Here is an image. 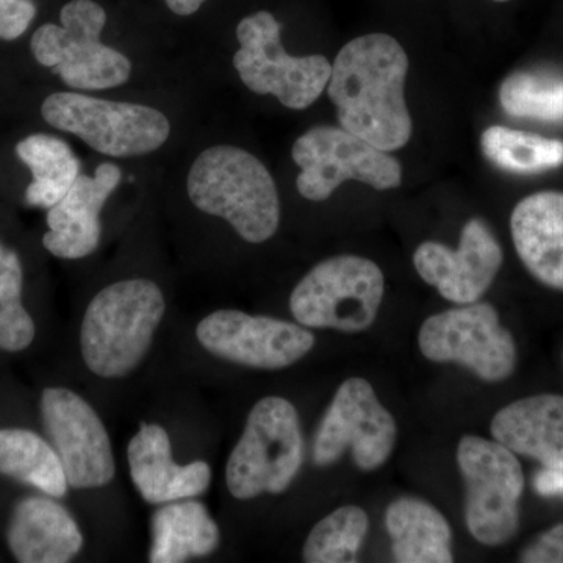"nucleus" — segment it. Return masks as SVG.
Segmentation results:
<instances>
[{
    "instance_id": "obj_16",
    "label": "nucleus",
    "mask_w": 563,
    "mask_h": 563,
    "mask_svg": "<svg viewBox=\"0 0 563 563\" xmlns=\"http://www.w3.org/2000/svg\"><path fill=\"white\" fill-rule=\"evenodd\" d=\"M121 169L102 163L92 176H80L60 202L47 213L49 231L43 244L52 255L66 261L88 257L101 242V211L120 185Z\"/></svg>"
},
{
    "instance_id": "obj_11",
    "label": "nucleus",
    "mask_w": 563,
    "mask_h": 563,
    "mask_svg": "<svg viewBox=\"0 0 563 563\" xmlns=\"http://www.w3.org/2000/svg\"><path fill=\"white\" fill-rule=\"evenodd\" d=\"M421 354L435 363H457L484 383L509 379L517 366V344L495 307L473 302L432 314L418 333Z\"/></svg>"
},
{
    "instance_id": "obj_18",
    "label": "nucleus",
    "mask_w": 563,
    "mask_h": 563,
    "mask_svg": "<svg viewBox=\"0 0 563 563\" xmlns=\"http://www.w3.org/2000/svg\"><path fill=\"white\" fill-rule=\"evenodd\" d=\"M510 232L526 269L547 287L563 291V192L540 191L518 202Z\"/></svg>"
},
{
    "instance_id": "obj_7",
    "label": "nucleus",
    "mask_w": 563,
    "mask_h": 563,
    "mask_svg": "<svg viewBox=\"0 0 563 563\" xmlns=\"http://www.w3.org/2000/svg\"><path fill=\"white\" fill-rule=\"evenodd\" d=\"M236 38L240 49L233 55V66L255 95H272L287 109L306 110L328 88L332 74L328 58L318 54H287L280 24L269 11L243 18L236 27Z\"/></svg>"
},
{
    "instance_id": "obj_6",
    "label": "nucleus",
    "mask_w": 563,
    "mask_h": 563,
    "mask_svg": "<svg viewBox=\"0 0 563 563\" xmlns=\"http://www.w3.org/2000/svg\"><path fill=\"white\" fill-rule=\"evenodd\" d=\"M384 292V273L376 263L336 255L318 263L296 285L290 310L303 328L357 333L376 321Z\"/></svg>"
},
{
    "instance_id": "obj_15",
    "label": "nucleus",
    "mask_w": 563,
    "mask_h": 563,
    "mask_svg": "<svg viewBox=\"0 0 563 563\" xmlns=\"http://www.w3.org/2000/svg\"><path fill=\"white\" fill-rule=\"evenodd\" d=\"M503 261L498 240L479 218L463 225L457 250L424 242L413 254L415 269L421 279L457 306L479 301L498 276Z\"/></svg>"
},
{
    "instance_id": "obj_5",
    "label": "nucleus",
    "mask_w": 563,
    "mask_h": 563,
    "mask_svg": "<svg viewBox=\"0 0 563 563\" xmlns=\"http://www.w3.org/2000/svg\"><path fill=\"white\" fill-rule=\"evenodd\" d=\"M106 22V10L99 3L70 0L60 11V25L44 24L33 33V57L74 90L120 87L131 77L132 63L102 43Z\"/></svg>"
},
{
    "instance_id": "obj_13",
    "label": "nucleus",
    "mask_w": 563,
    "mask_h": 563,
    "mask_svg": "<svg viewBox=\"0 0 563 563\" xmlns=\"http://www.w3.org/2000/svg\"><path fill=\"white\" fill-rule=\"evenodd\" d=\"M202 347L222 361L257 369H282L306 357L314 335L301 324L240 310H218L196 328Z\"/></svg>"
},
{
    "instance_id": "obj_24",
    "label": "nucleus",
    "mask_w": 563,
    "mask_h": 563,
    "mask_svg": "<svg viewBox=\"0 0 563 563\" xmlns=\"http://www.w3.org/2000/svg\"><path fill=\"white\" fill-rule=\"evenodd\" d=\"M0 474L32 485L52 498L68 493V477L55 448L38 433L24 429L0 431Z\"/></svg>"
},
{
    "instance_id": "obj_26",
    "label": "nucleus",
    "mask_w": 563,
    "mask_h": 563,
    "mask_svg": "<svg viewBox=\"0 0 563 563\" xmlns=\"http://www.w3.org/2000/svg\"><path fill=\"white\" fill-rule=\"evenodd\" d=\"M499 102L518 120L563 125V74L551 69L515 70L499 88Z\"/></svg>"
},
{
    "instance_id": "obj_32",
    "label": "nucleus",
    "mask_w": 563,
    "mask_h": 563,
    "mask_svg": "<svg viewBox=\"0 0 563 563\" xmlns=\"http://www.w3.org/2000/svg\"><path fill=\"white\" fill-rule=\"evenodd\" d=\"M165 2L173 13L179 14V16H190L201 9L207 0H165Z\"/></svg>"
},
{
    "instance_id": "obj_25",
    "label": "nucleus",
    "mask_w": 563,
    "mask_h": 563,
    "mask_svg": "<svg viewBox=\"0 0 563 563\" xmlns=\"http://www.w3.org/2000/svg\"><path fill=\"white\" fill-rule=\"evenodd\" d=\"M484 157L501 172L539 174L561 168L563 141L492 125L481 136Z\"/></svg>"
},
{
    "instance_id": "obj_33",
    "label": "nucleus",
    "mask_w": 563,
    "mask_h": 563,
    "mask_svg": "<svg viewBox=\"0 0 563 563\" xmlns=\"http://www.w3.org/2000/svg\"><path fill=\"white\" fill-rule=\"evenodd\" d=\"M493 2L503 3V2H509V0H493Z\"/></svg>"
},
{
    "instance_id": "obj_20",
    "label": "nucleus",
    "mask_w": 563,
    "mask_h": 563,
    "mask_svg": "<svg viewBox=\"0 0 563 563\" xmlns=\"http://www.w3.org/2000/svg\"><path fill=\"white\" fill-rule=\"evenodd\" d=\"M9 547L21 563H66L84 547L73 515L44 496L22 499L9 526Z\"/></svg>"
},
{
    "instance_id": "obj_10",
    "label": "nucleus",
    "mask_w": 563,
    "mask_h": 563,
    "mask_svg": "<svg viewBox=\"0 0 563 563\" xmlns=\"http://www.w3.org/2000/svg\"><path fill=\"white\" fill-rule=\"evenodd\" d=\"M292 161L299 166L296 187L302 198L322 202L347 180H357L379 191L401 187L402 166L390 152L332 125H318L292 144Z\"/></svg>"
},
{
    "instance_id": "obj_21",
    "label": "nucleus",
    "mask_w": 563,
    "mask_h": 563,
    "mask_svg": "<svg viewBox=\"0 0 563 563\" xmlns=\"http://www.w3.org/2000/svg\"><path fill=\"white\" fill-rule=\"evenodd\" d=\"M385 528L399 563H450L454 561L453 531L446 518L424 499L404 496L385 510Z\"/></svg>"
},
{
    "instance_id": "obj_1",
    "label": "nucleus",
    "mask_w": 563,
    "mask_h": 563,
    "mask_svg": "<svg viewBox=\"0 0 563 563\" xmlns=\"http://www.w3.org/2000/svg\"><path fill=\"white\" fill-rule=\"evenodd\" d=\"M409 57L385 33H369L344 44L332 65L328 95L340 125L385 152L401 150L412 136L404 98Z\"/></svg>"
},
{
    "instance_id": "obj_3",
    "label": "nucleus",
    "mask_w": 563,
    "mask_h": 563,
    "mask_svg": "<svg viewBox=\"0 0 563 563\" xmlns=\"http://www.w3.org/2000/svg\"><path fill=\"white\" fill-rule=\"evenodd\" d=\"M165 310L161 287L152 280H121L103 288L81 322L85 365L103 379L131 374L151 350Z\"/></svg>"
},
{
    "instance_id": "obj_30",
    "label": "nucleus",
    "mask_w": 563,
    "mask_h": 563,
    "mask_svg": "<svg viewBox=\"0 0 563 563\" xmlns=\"http://www.w3.org/2000/svg\"><path fill=\"white\" fill-rule=\"evenodd\" d=\"M526 563H563V525L554 526L526 548L520 558Z\"/></svg>"
},
{
    "instance_id": "obj_23",
    "label": "nucleus",
    "mask_w": 563,
    "mask_h": 563,
    "mask_svg": "<svg viewBox=\"0 0 563 563\" xmlns=\"http://www.w3.org/2000/svg\"><path fill=\"white\" fill-rule=\"evenodd\" d=\"M16 154L33 174L25 190V202L51 209L65 198L80 176V161L66 141L46 133H35L16 144Z\"/></svg>"
},
{
    "instance_id": "obj_22",
    "label": "nucleus",
    "mask_w": 563,
    "mask_h": 563,
    "mask_svg": "<svg viewBox=\"0 0 563 563\" xmlns=\"http://www.w3.org/2000/svg\"><path fill=\"white\" fill-rule=\"evenodd\" d=\"M220 542V528L202 503L179 499L166 503L152 515V563H180L206 558L218 550Z\"/></svg>"
},
{
    "instance_id": "obj_2",
    "label": "nucleus",
    "mask_w": 563,
    "mask_h": 563,
    "mask_svg": "<svg viewBox=\"0 0 563 563\" xmlns=\"http://www.w3.org/2000/svg\"><path fill=\"white\" fill-rule=\"evenodd\" d=\"M187 188L196 209L228 221L244 242H268L279 228L276 181L247 151L224 144L201 152L188 173Z\"/></svg>"
},
{
    "instance_id": "obj_8",
    "label": "nucleus",
    "mask_w": 563,
    "mask_h": 563,
    "mask_svg": "<svg viewBox=\"0 0 563 563\" xmlns=\"http://www.w3.org/2000/svg\"><path fill=\"white\" fill-rule=\"evenodd\" d=\"M459 470L465 483V521L470 533L485 547H501L520 526L525 473L517 454L483 437H462Z\"/></svg>"
},
{
    "instance_id": "obj_19",
    "label": "nucleus",
    "mask_w": 563,
    "mask_h": 563,
    "mask_svg": "<svg viewBox=\"0 0 563 563\" xmlns=\"http://www.w3.org/2000/svg\"><path fill=\"white\" fill-rule=\"evenodd\" d=\"M493 439L514 454L563 470V396L536 395L503 407L493 417Z\"/></svg>"
},
{
    "instance_id": "obj_17",
    "label": "nucleus",
    "mask_w": 563,
    "mask_h": 563,
    "mask_svg": "<svg viewBox=\"0 0 563 563\" xmlns=\"http://www.w3.org/2000/svg\"><path fill=\"white\" fill-rule=\"evenodd\" d=\"M128 461L133 485L144 501L154 506L195 498L209 490V463L177 465L173 461L172 440L162 426L141 422L140 431L129 443Z\"/></svg>"
},
{
    "instance_id": "obj_9",
    "label": "nucleus",
    "mask_w": 563,
    "mask_h": 563,
    "mask_svg": "<svg viewBox=\"0 0 563 563\" xmlns=\"http://www.w3.org/2000/svg\"><path fill=\"white\" fill-rule=\"evenodd\" d=\"M44 121L73 133L110 157L150 154L166 143L172 124L162 111L141 103L106 101L81 92H54L41 107Z\"/></svg>"
},
{
    "instance_id": "obj_29",
    "label": "nucleus",
    "mask_w": 563,
    "mask_h": 563,
    "mask_svg": "<svg viewBox=\"0 0 563 563\" xmlns=\"http://www.w3.org/2000/svg\"><path fill=\"white\" fill-rule=\"evenodd\" d=\"M36 16L33 0H0V40L20 38Z\"/></svg>"
},
{
    "instance_id": "obj_27",
    "label": "nucleus",
    "mask_w": 563,
    "mask_h": 563,
    "mask_svg": "<svg viewBox=\"0 0 563 563\" xmlns=\"http://www.w3.org/2000/svg\"><path fill=\"white\" fill-rule=\"evenodd\" d=\"M368 529L369 518L362 507H339L322 518L307 537L302 550L303 562H357L358 551Z\"/></svg>"
},
{
    "instance_id": "obj_28",
    "label": "nucleus",
    "mask_w": 563,
    "mask_h": 563,
    "mask_svg": "<svg viewBox=\"0 0 563 563\" xmlns=\"http://www.w3.org/2000/svg\"><path fill=\"white\" fill-rule=\"evenodd\" d=\"M22 265L16 252L0 244V350L24 351L35 339V324L22 306Z\"/></svg>"
},
{
    "instance_id": "obj_14",
    "label": "nucleus",
    "mask_w": 563,
    "mask_h": 563,
    "mask_svg": "<svg viewBox=\"0 0 563 563\" xmlns=\"http://www.w3.org/2000/svg\"><path fill=\"white\" fill-rule=\"evenodd\" d=\"M41 413L70 487L88 490L113 481L117 465L109 432L90 404L68 388H47Z\"/></svg>"
},
{
    "instance_id": "obj_4",
    "label": "nucleus",
    "mask_w": 563,
    "mask_h": 563,
    "mask_svg": "<svg viewBox=\"0 0 563 563\" xmlns=\"http://www.w3.org/2000/svg\"><path fill=\"white\" fill-rule=\"evenodd\" d=\"M303 462V437L296 407L280 396H266L252 407L242 439L225 466L233 498L280 495L290 488Z\"/></svg>"
},
{
    "instance_id": "obj_31",
    "label": "nucleus",
    "mask_w": 563,
    "mask_h": 563,
    "mask_svg": "<svg viewBox=\"0 0 563 563\" xmlns=\"http://www.w3.org/2000/svg\"><path fill=\"white\" fill-rule=\"evenodd\" d=\"M533 487L542 496H563V470L544 468L537 474Z\"/></svg>"
},
{
    "instance_id": "obj_12",
    "label": "nucleus",
    "mask_w": 563,
    "mask_h": 563,
    "mask_svg": "<svg viewBox=\"0 0 563 563\" xmlns=\"http://www.w3.org/2000/svg\"><path fill=\"white\" fill-rule=\"evenodd\" d=\"M398 439L395 418L362 377L344 380L320 422L313 442L314 465L331 466L346 450L362 472L380 468Z\"/></svg>"
}]
</instances>
